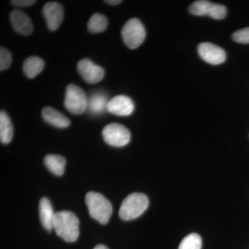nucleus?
Returning a JSON list of instances; mask_svg holds the SVG:
<instances>
[{
    "label": "nucleus",
    "instance_id": "obj_1",
    "mask_svg": "<svg viewBox=\"0 0 249 249\" xmlns=\"http://www.w3.org/2000/svg\"><path fill=\"white\" fill-rule=\"evenodd\" d=\"M80 222L76 214L70 211L55 213L53 229L55 233L67 242H74L79 237Z\"/></svg>",
    "mask_w": 249,
    "mask_h": 249
},
{
    "label": "nucleus",
    "instance_id": "obj_2",
    "mask_svg": "<svg viewBox=\"0 0 249 249\" xmlns=\"http://www.w3.org/2000/svg\"><path fill=\"white\" fill-rule=\"evenodd\" d=\"M85 201L90 216L100 224L106 225L109 222L113 212L112 205L103 195L96 192H89Z\"/></svg>",
    "mask_w": 249,
    "mask_h": 249
},
{
    "label": "nucleus",
    "instance_id": "obj_3",
    "mask_svg": "<svg viewBox=\"0 0 249 249\" xmlns=\"http://www.w3.org/2000/svg\"><path fill=\"white\" fill-rule=\"evenodd\" d=\"M149 206V199L142 193H134L124 198L119 210V217L124 221L137 219L145 211Z\"/></svg>",
    "mask_w": 249,
    "mask_h": 249
},
{
    "label": "nucleus",
    "instance_id": "obj_4",
    "mask_svg": "<svg viewBox=\"0 0 249 249\" xmlns=\"http://www.w3.org/2000/svg\"><path fill=\"white\" fill-rule=\"evenodd\" d=\"M124 43L131 49L138 48L145 40L146 32L142 22L137 18L129 19L121 31Z\"/></svg>",
    "mask_w": 249,
    "mask_h": 249
},
{
    "label": "nucleus",
    "instance_id": "obj_5",
    "mask_svg": "<svg viewBox=\"0 0 249 249\" xmlns=\"http://www.w3.org/2000/svg\"><path fill=\"white\" fill-rule=\"evenodd\" d=\"M88 99L85 91L77 85L70 84L65 92V107L72 114L80 115L88 109Z\"/></svg>",
    "mask_w": 249,
    "mask_h": 249
},
{
    "label": "nucleus",
    "instance_id": "obj_6",
    "mask_svg": "<svg viewBox=\"0 0 249 249\" xmlns=\"http://www.w3.org/2000/svg\"><path fill=\"white\" fill-rule=\"evenodd\" d=\"M103 139L108 145L124 147L130 142L131 134L127 127L119 124H107L102 131Z\"/></svg>",
    "mask_w": 249,
    "mask_h": 249
},
{
    "label": "nucleus",
    "instance_id": "obj_7",
    "mask_svg": "<svg viewBox=\"0 0 249 249\" xmlns=\"http://www.w3.org/2000/svg\"><path fill=\"white\" fill-rule=\"evenodd\" d=\"M189 12L196 16H209L214 19H222L227 16L225 6L206 0L195 1L189 6Z\"/></svg>",
    "mask_w": 249,
    "mask_h": 249
},
{
    "label": "nucleus",
    "instance_id": "obj_8",
    "mask_svg": "<svg viewBox=\"0 0 249 249\" xmlns=\"http://www.w3.org/2000/svg\"><path fill=\"white\" fill-rule=\"evenodd\" d=\"M80 76L89 84H96L103 79L104 70L88 58L80 60L77 65Z\"/></svg>",
    "mask_w": 249,
    "mask_h": 249
},
{
    "label": "nucleus",
    "instance_id": "obj_9",
    "mask_svg": "<svg viewBox=\"0 0 249 249\" xmlns=\"http://www.w3.org/2000/svg\"><path fill=\"white\" fill-rule=\"evenodd\" d=\"M197 51L200 58L211 65H220L227 59V54L224 49L210 42L199 44Z\"/></svg>",
    "mask_w": 249,
    "mask_h": 249
},
{
    "label": "nucleus",
    "instance_id": "obj_10",
    "mask_svg": "<svg viewBox=\"0 0 249 249\" xmlns=\"http://www.w3.org/2000/svg\"><path fill=\"white\" fill-rule=\"evenodd\" d=\"M42 14L49 29L53 31L57 30L64 18L63 7L62 5L56 1L47 3L42 9Z\"/></svg>",
    "mask_w": 249,
    "mask_h": 249
},
{
    "label": "nucleus",
    "instance_id": "obj_11",
    "mask_svg": "<svg viewBox=\"0 0 249 249\" xmlns=\"http://www.w3.org/2000/svg\"><path fill=\"white\" fill-rule=\"evenodd\" d=\"M107 110L114 115L127 116L133 112L134 104L128 96L119 95L108 102Z\"/></svg>",
    "mask_w": 249,
    "mask_h": 249
},
{
    "label": "nucleus",
    "instance_id": "obj_12",
    "mask_svg": "<svg viewBox=\"0 0 249 249\" xmlns=\"http://www.w3.org/2000/svg\"><path fill=\"white\" fill-rule=\"evenodd\" d=\"M10 20L13 27L18 34L29 36L34 31L32 22L27 14L20 10H14L10 14Z\"/></svg>",
    "mask_w": 249,
    "mask_h": 249
},
{
    "label": "nucleus",
    "instance_id": "obj_13",
    "mask_svg": "<svg viewBox=\"0 0 249 249\" xmlns=\"http://www.w3.org/2000/svg\"><path fill=\"white\" fill-rule=\"evenodd\" d=\"M39 214L42 227L51 231L53 229V221L55 213L48 198L42 197L39 204Z\"/></svg>",
    "mask_w": 249,
    "mask_h": 249
},
{
    "label": "nucleus",
    "instance_id": "obj_14",
    "mask_svg": "<svg viewBox=\"0 0 249 249\" xmlns=\"http://www.w3.org/2000/svg\"><path fill=\"white\" fill-rule=\"evenodd\" d=\"M42 116L44 120L49 124L58 128H66L70 124L68 118L60 111L55 110L54 108L45 107L42 111Z\"/></svg>",
    "mask_w": 249,
    "mask_h": 249
},
{
    "label": "nucleus",
    "instance_id": "obj_15",
    "mask_svg": "<svg viewBox=\"0 0 249 249\" xmlns=\"http://www.w3.org/2000/svg\"><path fill=\"white\" fill-rule=\"evenodd\" d=\"M45 67V62L37 56L29 57L23 64V71L27 78H34L41 73Z\"/></svg>",
    "mask_w": 249,
    "mask_h": 249
},
{
    "label": "nucleus",
    "instance_id": "obj_16",
    "mask_svg": "<svg viewBox=\"0 0 249 249\" xmlns=\"http://www.w3.org/2000/svg\"><path fill=\"white\" fill-rule=\"evenodd\" d=\"M14 137V127L8 114L4 111L0 112V140L4 144L9 143Z\"/></svg>",
    "mask_w": 249,
    "mask_h": 249
},
{
    "label": "nucleus",
    "instance_id": "obj_17",
    "mask_svg": "<svg viewBox=\"0 0 249 249\" xmlns=\"http://www.w3.org/2000/svg\"><path fill=\"white\" fill-rule=\"evenodd\" d=\"M44 163L51 173L61 176L65 173L66 160L60 155H48L44 159Z\"/></svg>",
    "mask_w": 249,
    "mask_h": 249
},
{
    "label": "nucleus",
    "instance_id": "obj_18",
    "mask_svg": "<svg viewBox=\"0 0 249 249\" xmlns=\"http://www.w3.org/2000/svg\"><path fill=\"white\" fill-rule=\"evenodd\" d=\"M107 98L104 93H94L88 99V109L93 114H102L107 109Z\"/></svg>",
    "mask_w": 249,
    "mask_h": 249
},
{
    "label": "nucleus",
    "instance_id": "obj_19",
    "mask_svg": "<svg viewBox=\"0 0 249 249\" xmlns=\"http://www.w3.org/2000/svg\"><path fill=\"white\" fill-rule=\"evenodd\" d=\"M108 20L102 14H95L90 18L88 24V30L91 34H99L107 29Z\"/></svg>",
    "mask_w": 249,
    "mask_h": 249
},
{
    "label": "nucleus",
    "instance_id": "obj_20",
    "mask_svg": "<svg viewBox=\"0 0 249 249\" xmlns=\"http://www.w3.org/2000/svg\"><path fill=\"white\" fill-rule=\"evenodd\" d=\"M202 240L200 236L196 233L187 235L180 243L178 249H201Z\"/></svg>",
    "mask_w": 249,
    "mask_h": 249
},
{
    "label": "nucleus",
    "instance_id": "obj_21",
    "mask_svg": "<svg viewBox=\"0 0 249 249\" xmlns=\"http://www.w3.org/2000/svg\"><path fill=\"white\" fill-rule=\"evenodd\" d=\"M12 62V56L11 54L4 47H1L0 48V70L1 71L7 70L11 65Z\"/></svg>",
    "mask_w": 249,
    "mask_h": 249
},
{
    "label": "nucleus",
    "instance_id": "obj_22",
    "mask_svg": "<svg viewBox=\"0 0 249 249\" xmlns=\"http://www.w3.org/2000/svg\"><path fill=\"white\" fill-rule=\"evenodd\" d=\"M232 40L240 44H249V27L236 31L232 35Z\"/></svg>",
    "mask_w": 249,
    "mask_h": 249
},
{
    "label": "nucleus",
    "instance_id": "obj_23",
    "mask_svg": "<svg viewBox=\"0 0 249 249\" xmlns=\"http://www.w3.org/2000/svg\"><path fill=\"white\" fill-rule=\"evenodd\" d=\"M11 3L18 7H27L35 4L36 1L35 0H14V1H11Z\"/></svg>",
    "mask_w": 249,
    "mask_h": 249
},
{
    "label": "nucleus",
    "instance_id": "obj_24",
    "mask_svg": "<svg viewBox=\"0 0 249 249\" xmlns=\"http://www.w3.org/2000/svg\"><path fill=\"white\" fill-rule=\"evenodd\" d=\"M104 2L111 5V6H116V5L120 4L122 1L121 0H107V1H104Z\"/></svg>",
    "mask_w": 249,
    "mask_h": 249
},
{
    "label": "nucleus",
    "instance_id": "obj_25",
    "mask_svg": "<svg viewBox=\"0 0 249 249\" xmlns=\"http://www.w3.org/2000/svg\"><path fill=\"white\" fill-rule=\"evenodd\" d=\"M109 249L107 248V247H106V246L102 245H99L96 246V247H94V249Z\"/></svg>",
    "mask_w": 249,
    "mask_h": 249
}]
</instances>
